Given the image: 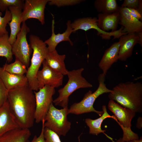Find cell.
I'll list each match as a JSON object with an SVG mask.
<instances>
[{"label": "cell", "mask_w": 142, "mask_h": 142, "mask_svg": "<svg viewBox=\"0 0 142 142\" xmlns=\"http://www.w3.org/2000/svg\"><path fill=\"white\" fill-rule=\"evenodd\" d=\"M7 100L11 111L19 128L33 125L36 103L34 92L28 85L9 90Z\"/></svg>", "instance_id": "obj_1"}, {"label": "cell", "mask_w": 142, "mask_h": 142, "mask_svg": "<svg viewBox=\"0 0 142 142\" xmlns=\"http://www.w3.org/2000/svg\"><path fill=\"white\" fill-rule=\"evenodd\" d=\"M108 97L110 100L136 113L142 112V83L140 82L120 83L113 88Z\"/></svg>", "instance_id": "obj_2"}, {"label": "cell", "mask_w": 142, "mask_h": 142, "mask_svg": "<svg viewBox=\"0 0 142 142\" xmlns=\"http://www.w3.org/2000/svg\"><path fill=\"white\" fill-rule=\"evenodd\" d=\"M29 45L33 53L31 64L27 68L26 74L29 87L33 91L38 90L37 75L49 52L47 45L38 36L31 34L29 38Z\"/></svg>", "instance_id": "obj_3"}, {"label": "cell", "mask_w": 142, "mask_h": 142, "mask_svg": "<svg viewBox=\"0 0 142 142\" xmlns=\"http://www.w3.org/2000/svg\"><path fill=\"white\" fill-rule=\"evenodd\" d=\"M105 75L102 73L98 77L99 86L94 92L89 90L84 95L83 99L79 102L75 103L68 109V114H71L79 115L91 112L96 113L100 116L103 113L102 111H98L94 108L93 104L96 99L100 95L107 93H110L112 90L108 89L105 83Z\"/></svg>", "instance_id": "obj_4"}, {"label": "cell", "mask_w": 142, "mask_h": 142, "mask_svg": "<svg viewBox=\"0 0 142 142\" xmlns=\"http://www.w3.org/2000/svg\"><path fill=\"white\" fill-rule=\"evenodd\" d=\"M84 69L83 68L69 71L67 74L68 80L62 88L58 90V97L53 100L55 105L61 106L63 108L68 107L69 98L76 90L81 88H92V84L82 75Z\"/></svg>", "instance_id": "obj_5"}, {"label": "cell", "mask_w": 142, "mask_h": 142, "mask_svg": "<svg viewBox=\"0 0 142 142\" xmlns=\"http://www.w3.org/2000/svg\"><path fill=\"white\" fill-rule=\"evenodd\" d=\"M108 107L117 119L122 129L123 135L122 138L123 140L127 142L139 139L138 134L134 132L131 129V121L136 113L133 110L124 107L111 100L109 101Z\"/></svg>", "instance_id": "obj_6"}, {"label": "cell", "mask_w": 142, "mask_h": 142, "mask_svg": "<svg viewBox=\"0 0 142 142\" xmlns=\"http://www.w3.org/2000/svg\"><path fill=\"white\" fill-rule=\"evenodd\" d=\"M68 107L58 109L52 103L44 118L45 127L59 136H65L70 130L71 123L68 120Z\"/></svg>", "instance_id": "obj_7"}, {"label": "cell", "mask_w": 142, "mask_h": 142, "mask_svg": "<svg viewBox=\"0 0 142 142\" xmlns=\"http://www.w3.org/2000/svg\"><path fill=\"white\" fill-rule=\"evenodd\" d=\"M30 29L25 22H23L16 39L12 45V52L15 59L21 62L27 68L29 66L30 56L32 52L27 38V35Z\"/></svg>", "instance_id": "obj_8"}, {"label": "cell", "mask_w": 142, "mask_h": 142, "mask_svg": "<svg viewBox=\"0 0 142 142\" xmlns=\"http://www.w3.org/2000/svg\"><path fill=\"white\" fill-rule=\"evenodd\" d=\"M38 90L34 92L36 103L34 119L37 123L44 119L53 103V97L55 93V88L47 85Z\"/></svg>", "instance_id": "obj_9"}, {"label": "cell", "mask_w": 142, "mask_h": 142, "mask_svg": "<svg viewBox=\"0 0 142 142\" xmlns=\"http://www.w3.org/2000/svg\"><path fill=\"white\" fill-rule=\"evenodd\" d=\"M98 19L96 17H87L80 18L75 20L71 23L73 32L75 33L79 30L81 29L87 31L91 29L97 30L98 34L100 35L103 39H109L111 36L114 38H119L121 36L126 34L122 32L123 27L114 32H105L102 31L98 27L97 24Z\"/></svg>", "instance_id": "obj_10"}, {"label": "cell", "mask_w": 142, "mask_h": 142, "mask_svg": "<svg viewBox=\"0 0 142 142\" xmlns=\"http://www.w3.org/2000/svg\"><path fill=\"white\" fill-rule=\"evenodd\" d=\"M49 0H26L21 17L22 23L28 19H37L42 25L45 23L44 10Z\"/></svg>", "instance_id": "obj_11"}, {"label": "cell", "mask_w": 142, "mask_h": 142, "mask_svg": "<svg viewBox=\"0 0 142 142\" xmlns=\"http://www.w3.org/2000/svg\"><path fill=\"white\" fill-rule=\"evenodd\" d=\"M42 64V69L38 71L37 75L38 89L46 85L54 88L61 86L63 83L64 75L50 68L45 60Z\"/></svg>", "instance_id": "obj_12"}, {"label": "cell", "mask_w": 142, "mask_h": 142, "mask_svg": "<svg viewBox=\"0 0 142 142\" xmlns=\"http://www.w3.org/2000/svg\"><path fill=\"white\" fill-rule=\"evenodd\" d=\"M119 24L123 27V33H138L142 31V22L134 17L130 13L129 9L126 7H119Z\"/></svg>", "instance_id": "obj_13"}, {"label": "cell", "mask_w": 142, "mask_h": 142, "mask_svg": "<svg viewBox=\"0 0 142 142\" xmlns=\"http://www.w3.org/2000/svg\"><path fill=\"white\" fill-rule=\"evenodd\" d=\"M139 39L136 33H128L120 37L119 60L125 61L131 56L134 46L138 43Z\"/></svg>", "instance_id": "obj_14"}, {"label": "cell", "mask_w": 142, "mask_h": 142, "mask_svg": "<svg viewBox=\"0 0 142 142\" xmlns=\"http://www.w3.org/2000/svg\"><path fill=\"white\" fill-rule=\"evenodd\" d=\"M120 43L115 42L105 51L98 64L99 68L102 73L106 75L108 70L113 64L119 60V54Z\"/></svg>", "instance_id": "obj_15"}, {"label": "cell", "mask_w": 142, "mask_h": 142, "mask_svg": "<svg viewBox=\"0 0 142 142\" xmlns=\"http://www.w3.org/2000/svg\"><path fill=\"white\" fill-rule=\"evenodd\" d=\"M71 22L69 20L67 24V28L65 32L63 33H59L55 34L54 32V20L53 19L52 22V34L50 37L44 42L47 45V48L49 52H52L56 50L57 45L60 42L64 41L69 42L71 45L73 43L70 40L69 36L73 32V30L71 26Z\"/></svg>", "instance_id": "obj_16"}, {"label": "cell", "mask_w": 142, "mask_h": 142, "mask_svg": "<svg viewBox=\"0 0 142 142\" xmlns=\"http://www.w3.org/2000/svg\"><path fill=\"white\" fill-rule=\"evenodd\" d=\"M0 79L8 90L23 87L28 85L26 75L9 73L0 67Z\"/></svg>", "instance_id": "obj_17"}, {"label": "cell", "mask_w": 142, "mask_h": 142, "mask_svg": "<svg viewBox=\"0 0 142 142\" xmlns=\"http://www.w3.org/2000/svg\"><path fill=\"white\" fill-rule=\"evenodd\" d=\"M18 128L19 127L11 111L7 100L0 108V136Z\"/></svg>", "instance_id": "obj_18"}, {"label": "cell", "mask_w": 142, "mask_h": 142, "mask_svg": "<svg viewBox=\"0 0 142 142\" xmlns=\"http://www.w3.org/2000/svg\"><path fill=\"white\" fill-rule=\"evenodd\" d=\"M119 11L111 13H99L98 15L97 24L98 27L102 31L111 32L117 31L119 20Z\"/></svg>", "instance_id": "obj_19"}, {"label": "cell", "mask_w": 142, "mask_h": 142, "mask_svg": "<svg viewBox=\"0 0 142 142\" xmlns=\"http://www.w3.org/2000/svg\"><path fill=\"white\" fill-rule=\"evenodd\" d=\"M66 57L65 54H58L56 49L52 52H48L45 60L52 69L63 75H66L68 71L66 68L64 62Z\"/></svg>", "instance_id": "obj_20"}, {"label": "cell", "mask_w": 142, "mask_h": 142, "mask_svg": "<svg viewBox=\"0 0 142 142\" xmlns=\"http://www.w3.org/2000/svg\"><path fill=\"white\" fill-rule=\"evenodd\" d=\"M31 135L29 129L16 128L0 136V142H26Z\"/></svg>", "instance_id": "obj_21"}, {"label": "cell", "mask_w": 142, "mask_h": 142, "mask_svg": "<svg viewBox=\"0 0 142 142\" xmlns=\"http://www.w3.org/2000/svg\"><path fill=\"white\" fill-rule=\"evenodd\" d=\"M22 9L20 7H11L8 9L12 15L11 20L8 24L11 30L9 40L11 45L15 41L17 35L21 29V24L22 23L21 17Z\"/></svg>", "instance_id": "obj_22"}, {"label": "cell", "mask_w": 142, "mask_h": 142, "mask_svg": "<svg viewBox=\"0 0 142 142\" xmlns=\"http://www.w3.org/2000/svg\"><path fill=\"white\" fill-rule=\"evenodd\" d=\"M102 109L103 113L99 118L95 119H92L90 118H87L85 119V122L89 128V133L90 134L95 135H97L101 133H103L113 142H115L112 138L105 133V130L102 129L101 125L104 119L107 118H113L107 112L106 105H103ZM113 118L115 119L114 118Z\"/></svg>", "instance_id": "obj_23"}, {"label": "cell", "mask_w": 142, "mask_h": 142, "mask_svg": "<svg viewBox=\"0 0 142 142\" xmlns=\"http://www.w3.org/2000/svg\"><path fill=\"white\" fill-rule=\"evenodd\" d=\"M94 6L97 12L105 14L118 11L119 7L116 0H96Z\"/></svg>", "instance_id": "obj_24"}, {"label": "cell", "mask_w": 142, "mask_h": 142, "mask_svg": "<svg viewBox=\"0 0 142 142\" xmlns=\"http://www.w3.org/2000/svg\"><path fill=\"white\" fill-rule=\"evenodd\" d=\"M8 33L0 37V57L5 58L8 63L13 59L12 45L9 40Z\"/></svg>", "instance_id": "obj_25"}, {"label": "cell", "mask_w": 142, "mask_h": 142, "mask_svg": "<svg viewBox=\"0 0 142 142\" xmlns=\"http://www.w3.org/2000/svg\"><path fill=\"white\" fill-rule=\"evenodd\" d=\"M2 67L5 70L9 73L19 75H24L27 71L26 66L20 61L16 59L13 63L5 64Z\"/></svg>", "instance_id": "obj_26"}, {"label": "cell", "mask_w": 142, "mask_h": 142, "mask_svg": "<svg viewBox=\"0 0 142 142\" xmlns=\"http://www.w3.org/2000/svg\"><path fill=\"white\" fill-rule=\"evenodd\" d=\"M23 0H0V12H3L12 7H19L22 9L24 3Z\"/></svg>", "instance_id": "obj_27"}, {"label": "cell", "mask_w": 142, "mask_h": 142, "mask_svg": "<svg viewBox=\"0 0 142 142\" xmlns=\"http://www.w3.org/2000/svg\"><path fill=\"white\" fill-rule=\"evenodd\" d=\"M4 16L2 17V13L0 12V37L8 33L6 27L7 24L11 21L12 15L9 10L5 11Z\"/></svg>", "instance_id": "obj_28"}, {"label": "cell", "mask_w": 142, "mask_h": 142, "mask_svg": "<svg viewBox=\"0 0 142 142\" xmlns=\"http://www.w3.org/2000/svg\"><path fill=\"white\" fill-rule=\"evenodd\" d=\"M78 137L79 142H80V137ZM45 142H61L59 136L55 132L45 127L44 131Z\"/></svg>", "instance_id": "obj_29"}, {"label": "cell", "mask_w": 142, "mask_h": 142, "mask_svg": "<svg viewBox=\"0 0 142 142\" xmlns=\"http://www.w3.org/2000/svg\"><path fill=\"white\" fill-rule=\"evenodd\" d=\"M84 1L82 0H49L48 3L50 5H55L58 7L73 5L80 3Z\"/></svg>", "instance_id": "obj_30"}, {"label": "cell", "mask_w": 142, "mask_h": 142, "mask_svg": "<svg viewBox=\"0 0 142 142\" xmlns=\"http://www.w3.org/2000/svg\"><path fill=\"white\" fill-rule=\"evenodd\" d=\"M8 91L0 79V108L7 100Z\"/></svg>", "instance_id": "obj_31"}, {"label": "cell", "mask_w": 142, "mask_h": 142, "mask_svg": "<svg viewBox=\"0 0 142 142\" xmlns=\"http://www.w3.org/2000/svg\"><path fill=\"white\" fill-rule=\"evenodd\" d=\"M140 0H124L121 7L137 10Z\"/></svg>", "instance_id": "obj_32"}, {"label": "cell", "mask_w": 142, "mask_h": 142, "mask_svg": "<svg viewBox=\"0 0 142 142\" xmlns=\"http://www.w3.org/2000/svg\"><path fill=\"white\" fill-rule=\"evenodd\" d=\"M45 121L44 119L42 121V127L41 133L39 135L37 136L35 135L32 140L29 141L28 140L26 142H45V139L44 135V131L45 128L44 123Z\"/></svg>", "instance_id": "obj_33"}, {"label": "cell", "mask_w": 142, "mask_h": 142, "mask_svg": "<svg viewBox=\"0 0 142 142\" xmlns=\"http://www.w3.org/2000/svg\"><path fill=\"white\" fill-rule=\"evenodd\" d=\"M130 14L134 17L142 22V14L136 9L131 8H128Z\"/></svg>", "instance_id": "obj_34"}, {"label": "cell", "mask_w": 142, "mask_h": 142, "mask_svg": "<svg viewBox=\"0 0 142 142\" xmlns=\"http://www.w3.org/2000/svg\"><path fill=\"white\" fill-rule=\"evenodd\" d=\"M136 126L139 129H141L142 128V117H139L137 120Z\"/></svg>", "instance_id": "obj_35"}, {"label": "cell", "mask_w": 142, "mask_h": 142, "mask_svg": "<svg viewBox=\"0 0 142 142\" xmlns=\"http://www.w3.org/2000/svg\"><path fill=\"white\" fill-rule=\"evenodd\" d=\"M139 37V41L138 43L141 46H142V31L137 33Z\"/></svg>", "instance_id": "obj_36"}, {"label": "cell", "mask_w": 142, "mask_h": 142, "mask_svg": "<svg viewBox=\"0 0 142 142\" xmlns=\"http://www.w3.org/2000/svg\"><path fill=\"white\" fill-rule=\"evenodd\" d=\"M126 142H142V137H140L138 139H133L129 141Z\"/></svg>", "instance_id": "obj_37"}, {"label": "cell", "mask_w": 142, "mask_h": 142, "mask_svg": "<svg viewBox=\"0 0 142 142\" xmlns=\"http://www.w3.org/2000/svg\"><path fill=\"white\" fill-rule=\"evenodd\" d=\"M126 142L124 141L122 139V138H120L117 140L116 142Z\"/></svg>", "instance_id": "obj_38"}]
</instances>
